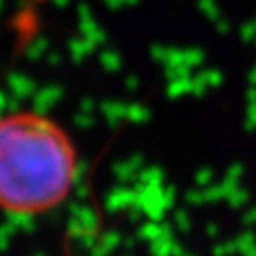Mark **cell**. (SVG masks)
<instances>
[{
	"instance_id": "obj_1",
	"label": "cell",
	"mask_w": 256,
	"mask_h": 256,
	"mask_svg": "<svg viewBox=\"0 0 256 256\" xmlns=\"http://www.w3.org/2000/svg\"><path fill=\"white\" fill-rule=\"evenodd\" d=\"M78 152L68 131L36 110L0 116V210L44 214L72 192Z\"/></svg>"
}]
</instances>
